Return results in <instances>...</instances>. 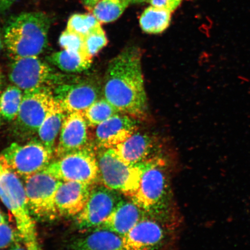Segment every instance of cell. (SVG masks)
I'll return each instance as SVG.
<instances>
[{
  "label": "cell",
  "mask_w": 250,
  "mask_h": 250,
  "mask_svg": "<svg viewBox=\"0 0 250 250\" xmlns=\"http://www.w3.org/2000/svg\"><path fill=\"white\" fill-rule=\"evenodd\" d=\"M103 92L104 99L121 113L133 118L144 116L147 98L138 48L125 49L109 62Z\"/></svg>",
  "instance_id": "cell-1"
},
{
  "label": "cell",
  "mask_w": 250,
  "mask_h": 250,
  "mask_svg": "<svg viewBox=\"0 0 250 250\" xmlns=\"http://www.w3.org/2000/svg\"><path fill=\"white\" fill-rule=\"evenodd\" d=\"M51 20L42 12H24L9 20L4 41L13 59L39 56L48 43Z\"/></svg>",
  "instance_id": "cell-2"
},
{
  "label": "cell",
  "mask_w": 250,
  "mask_h": 250,
  "mask_svg": "<svg viewBox=\"0 0 250 250\" xmlns=\"http://www.w3.org/2000/svg\"><path fill=\"white\" fill-rule=\"evenodd\" d=\"M0 199L13 215L23 245L28 250H42L35 221L28 206L24 184L17 174L1 162Z\"/></svg>",
  "instance_id": "cell-3"
},
{
  "label": "cell",
  "mask_w": 250,
  "mask_h": 250,
  "mask_svg": "<svg viewBox=\"0 0 250 250\" xmlns=\"http://www.w3.org/2000/svg\"><path fill=\"white\" fill-rule=\"evenodd\" d=\"M165 167V161L158 156L143 162L138 189L130 198L146 213L156 218L165 213L170 201Z\"/></svg>",
  "instance_id": "cell-4"
},
{
  "label": "cell",
  "mask_w": 250,
  "mask_h": 250,
  "mask_svg": "<svg viewBox=\"0 0 250 250\" xmlns=\"http://www.w3.org/2000/svg\"><path fill=\"white\" fill-rule=\"evenodd\" d=\"M99 149L97 158L102 184L130 198L138 189L143 163L131 166L125 163L114 148Z\"/></svg>",
  "instance_id": "cell-5"
},
{
  "label": "cell",
  "mask_w": 250,
  "mask_h": 250,
  "mask_svg": "<svg viewBox=\"0 0 250 250\" xmlns=\"http://www.w3.org/2000/svg\"><path fill=\"white\" fill-rule=\"evenodd\" d=\"M42 171L62 182L74 181L94 186L100 181L97 154L90 145L51 162Z\"/></svg>",
  "instance_id": "cell-6"
},
{
  "label": "cell",
  "mask_w": 250,
  "mask_h": 250,
  "mask_svg": "<svg viewBox=\"0 0 250 250\" xmlns=\"http://www.w3.org/2000/svg\"><path fill=\"white\" fill-rule=\"evenodd\" d=\"M53 154L39 139H34L25 145L12 143L0 154V162L25 179L44 170Z\"/></svg>",
  "instance_id": "cell-7"
},
{
  "label": "cell",
  "mask_w": 250,
  "mask_h": 250,
  "mask_svg": "<svg viewBox=\"0 0 250 250\" xmlns=\"http://www.w3.org/2000/svg\"><path fill=\"white\" fill-rule=\"evenodd\" d=\"M8 76L14 85L24 92L44 87L53 89L65 77L57 73L39 56L14 59L9 67Z\"/></svg>",
  "instance_id": "cell-8"
},
{
  "label": "cell",
  "mask_w": 250,
  "mask_h": 250,
  "mask_svg": "<svg viewBox=\"0 0 250 250\" xmlns=\"http://www.w3.org/2000/svg\"><path fill=\"white\" fill-rule=\"evenodd\" d=\"M28 206L34 219L42 221L55 220L59 216L56 195L62 181L43 171L24 179Z\"/></svg>",
  "instance_id": "cell-9"
},
{
  "label": "cell",
  "mask_w": 250,
  "mask_h": 250,
  "mask_svg": "<svg viewBox=\"0 0 250 250\" xmlns=\"http://www.w3.org/2000/svg\"><path fill=\"white\" fill-rule=\"evenodd\" d=\"M55 100L51 87L24 92L20 111L15 120V130L21 136L37 133Z\"/></svg>",
  "instance_id": "cell-10"
},
{
  "label": "cell",
  "mask_w": 250,
  "mask_h": 250,
  "mask_svg": "<svg viewBox=\"0 0 250 250\" xmlns=\"http://www.w3.org/2000/svg\"><path fill=\"white\" fill-rule=\"evenodd\" d=\"M121 195L102 184L93 186L85 207L75 217V223L78 229H98L123 199Z\"/></svg>",
  "instance_id": "cell-11"
},
{
  "label": "cell",
  "mask_w": 250,
  "mask_h": 250,
  "mask_svg": "<svg viewBox=\"0 0 250 250\" xmlns=\"http://www.w3.org/2000/svg\"><path fill=\"white\" fill-rule=\"evenodd\" d=\"M56 101L67 113L83 112L99 99L101 89L95 81L77 80L65 77L62 82L53 89Z\"/></svg>",
  "instance_id": "cell-12"
},
{
  "label": "cell",
  "mask_w": 250,
  "mask_h": 250,
  "mask_svg": "<svg viewBox=\"0 0 250 250\" xmlns=\"http://www.w3.org/2000/svg\"><path fill=\"white\" fill-rule=\"evenodd\" d=\"M166 231L158 218L146 214L123 237L125 250H158L163 245Z\"/></svg>",
  "instance_id": "cell-13"
},
{
  "label": "cell",
  "mask_w": 250,
  "mask_h": 250,
  "mask_svg": "<svg viewBox=\"0 0 250 250\" xmlns=\"http://www.w3.org/2000/svg\"><path fill=\"white\" fill-rule=\"evenodd\" d=\"M87 125L83 112L68 113L59 134L55 153L58 158L89 145Z\"/></svg>",
  "instance_id": "cell-14"
},
{
  "label": "cell",
  "mask_w": 250,
  "mask_h": 250,
  "mask_svg": "<svg viewBox=\"0 0 250 250\" xmlns=\"http://www.w3.org/2000/svg\"><path fill=\"white\" fill-rule=\"evenodd\" d=\"M134 118L120 113L98 125L96 131V145L99 149L114 148L136 132Z\"/></svg>",
  "instance_id": "cell-15"
},
{
  "label": "cell",
  "mask_w": 250,
  "mask_h": 250,
  "mask_svg": "<svg viewBox=\"0 0 250 250\" xmlns=\"http://www.w3.org/2000/svg\"><path fill=\"white\" fill-rule=\"evenodd\" d=\"M93 186L74 181H62L56 195L59 216L76 217L85 207Z\"/></svg>",
  "instance_id": "cell-16"
},
{
  "label": "cell",
  "mask_w": 250,
  "mask_h": 250,
  "mask_svg": "<svg viewBox=\"0 0 250 250\" xmlns=\"http://www.w3.org/2000/svg\"><path fill=\"white\" fill-rule=\"evenodd\" d=\"M146 214L132 200L123 199L96 229L109 230L123 238Z\"/></svg>",
  "instance_id": "cell-17"
},
{
  "label": "cell",
  "mask_w": 250,
  "mask_h": 250,
  "mask_svg": "<svg viewBox=\"0 0 250 250\" xmlns=\"http://www.w3.org/2000/svg\"><path fill=\"white\" fill-rule=\"evenodd\" d=\"M157 145L153 137L135 132L114 149L125 163L136 166L157 156L155 155Z\"/></svg>",
  "instance_id": "cell-18"
},
{
  "label": "cell",
  "mask_w": 250,
  "mask_h": 250,
  "mask_svg": "<svg viewBox=\"0 0 250 250\" xmlns=\"http://www.w3.org/2000/svg\"><path fill=\"white\" fill-rule=\"evenodd\" d=\"M73 250H125L123 238L110 231L103 229L75 239L71 244Z\"/></svg>",
  "instance_id": "cell-19"
},
{
  "label": "cell",
  "mask_w": 250,
  "mask_h": 250,
  "mask_svg": "<svg viewBox=\"0 0 250 250\" xmlns=\"http://www.w3.org/2000/svg\"><path fill=\"white\" fill-rule=\"evenodd\" d=\"M67 114L60 103L55 99L37 132L39 140L53 154L55 151L56 140L60 134L62 123Z\"/></svg>",
  "instance_id": "cell-20"
},
{
  "label": "cell",
  "mask_w": 250,
  "mask_h": 250,
  "mask_svg": "<svg viewBox=\"0 0 250 250\" xmlns=\"http://www.w3.org/2000/svg\"><path fill=\"white\" fill-rule=\"evenodd\" d=\"M48 61L59 69L70 73H80L88 70L92 58L89 56L62 50L50 55Z\"/></svg>",
  "instance_id": "cell-21"
},
{
  "label": "cell",
  "mask_w": 250,
  "mask_h": 250,
  "mask_svg": "<svg viewBox=\"0 0 250 250\" xmlns=\"http://www.w3.org/2000/svg\"><path fill=\"white\" fill-rule=\"evenodd\" d=\"M170 21L171 12L151 6L141 16L140 25L146 33L158 34L167 29Z\"/></svg>",
  "instance_id": "cell-22"
},
{
  "label": "cell",
  "mask_w": 250,
  "mask_h": 250,
  "mask_svg": "<svg viewBox=\"0 0 250 250\" xmlns=\"http://www.w3.org/2000/svg\"><path fill=\"white\" fill-rule=\"evenodd\" d=\"M24 93L20 87L11 85L0 96V111L1 116L8 121L16 120L22 102Z\"/></svg>",
  "instance_id": "cell-23"
},
{
  "label": "cell",
  "mask_w": 250,
  "mask_h": 250,
  "mask_svg": "<svg viewBox=\"0 0 250 250\" xmlns=\"http://www.w3.org/2000/svg\"><path fill=\"white\" fill-rule=\"evenodd\" d=\"M129 0H101L93 8V15L100 23L116 21L129 4Z\"/></svg>",
  "instance_id": "cell-24"
},
{
  "label": "cell",
  "mask_w": 250,
  "mask_h": 250,
  "mask_svg": "<svg viewBox=\"0 0 250 250\" xmlns=\"http://www.w3.org/2000/svg\"><path fill=\"white\" fill-rule=\"evenodd\" d=\"M120 113L105 99H99L84 111L88 126H98L114 115Z\"/></svg>",
  "instance_id": "cell-25"
},
{
  "label": "cell",
  "mask_w": 250,
  "mask_h": 250,
  "mask_svg": "<svg viewBox=\"0 0 250 250\" xmlns=\"http://www.w3.org/2000/svg\"><path fill=\"white\" fill-rule=\"evenodd\" d=\"M101 26V23L93 15L74 14L68 21L67 29L85 37Z\"/></svg>",
  "instance_id": "cell-26"
},
{
  "label": "cell",
  "mask_w": 250,
  "mask_h": 250,
  "mask_svg": "<svg viewBox=\"0 0 250 250\" xmlns=\"http://www.w3.org/2000/svg\"><path fill=\"white\" fill-rule=\"evenodd\" d=\"M59 42L62 48L66 51L89 56L86 51L84 37L73 31L66 29L61 34Z\"/></svg>",
  "instance_id": "cell-27"
},
{
  "label": "cell",
  "mask_w": 250,
  "mask_h": 250,
  "mask_svg": "<svg viewBox=\"0 0 250 250\" xmlns=\"http://www.w3.org/2000/svg\"><path fill=\"white\" fill-rule=\"evenodd\" d=\"M87 54L90 57L96 55L107 45V39L102 26H99L84 37Z\"/></svg>",
  "instance_id": "cell-28"
},
{
  "label": "cell",
  "mask_w": 250,
  "mask_h": 250,
  "mask_svg": "<svg viewBox=\"0 0 250 250\" xmlns=\"http://www.w3.org/2000/svg\"><path fill=\"white\" fill-rule=\"evenodd\" d=\"M21 239L18 230L9 226L8 223H0V250L7 249Z\"/></svg>",
  "instance_id": "cell-29"
},
{
  "label": "cell",
  "mask_w": 250,
  "mask_h": 250,
  "mask_svg": "<svg viewBox=\"0 0 250 250\" xmlns=\"http://www.w3.org/2000/svg\"><path fill=\"white\" fill-rule=\"evenodd\" d=\"M181 1L182 0H148L152 6L171 12L179 7Z\"/></svg>",
  "instance_id": "cell-30"
},
{
  "label": "cell",
  "mask_w": 250,
  "mask_h": 250,
  "mask_svg": "<svg viewBox=\"0 0 250 250\" xmlns=\"http://www.w3.org/2000/svg\"><path fill=\"white\" fill-rule=\"evenodd\" d=\"M17 0H0V12L8 10Z\"/></svg>",
  "instance_id": "cell-31"
},
{
  "label": "cell",
  "mask_w": 250,
  "mask_h": 250,
  "mask_svg": "<svg viewBox=\"0 0 250 250\" xmlns=\"http://www.w3.org/2000/svg\"><path fill=\"white\" fill-rule=\"evenodd\" d=\"M84 4L89 9H93L94 7L97 4V3L101 0H83Z\"/></svg>",
  "instance_id": "cell-32"
},
{
  "label": "cell",
  "mask_w": 250,
  "mask_h": 250,
  "mask_svg": "<svg viewBox=\"0 0 250 250\" xmlns=\"http://www.w3.org/2000/svg\"><path fill=\"white\" fill-rule=\"evenodd\" d=\"M9 250H28L24 245L21 246L20 243H17L10 247Z\"/></svg>",
  "instance_id": "cell-33"
},
{
  "label": "cell",
  "mask_w": 250,
  "mask_h": 250,
  "mask_svg": "<svg viewBox=\"0 0 250 250\" xmlns=\"http://www.w3.org/2000/svg\"><path fill=\"white\" fill-rule=\"evenodd\" d=\"M8 223L7 218L3 212L0 210V223Z\"/></svg>",
  "instance_id": "cell-34"
},
{
  "label": "cell",
  "mask_w": 250,
  "mask_h": 250,
  "mask_svg": "<svg viewBox=\"0 0 250 250\" xmlns=\"http://www.w3.org/2000/svg\"><path fill=\"white\" fill-rule=\"evenodd\" d=\"M131 3H140L148 1V0H129Z\"/></svg>",
  "instance_id": "cell-35"
},
{
  "label": "cell",
  "mask_w": 250,
  "mask_h": 250,
  "mask_svg": "<svg viewBox=\"0 0 250 250\" xmlns=\"http://www.w3.org/2000/svg\"><path fill=\"white\" fill-rule=\"evenodd\" d=\"M2 46V43L1 34V33H0V51H1Z\"/></svg>",
  "instance_id": "cell-36"
},
{
  "label": "cell",
  "mask_w": 250,
  "mask_h": 250,
  "mask_svg": "<svg viewBox=\"0 0 250 250\" xmlns=\"http://www.w3.org/2000/svg\"><path fill=\"white\" fill-rule=\"evenodd\" d=\"M1 81H2V76H1V71H0V84H1Z\"/></svg>",
  "instance_id": "cell-37"
},
{
  "label": "cell",
  "mask_w": 250,
  "mask_h": 250,
  "mask_svg": "<svg viewBox=\"0 0 250 250\" xmlns=\"http://www.w3.org/2000/svg\"><path fill=\"white\" fill-rule=\"evenodd\" d=\"M1 111H0V125H1Z\"/></svg>",
  "instance_id": "cell-38"
}]
</instances>
